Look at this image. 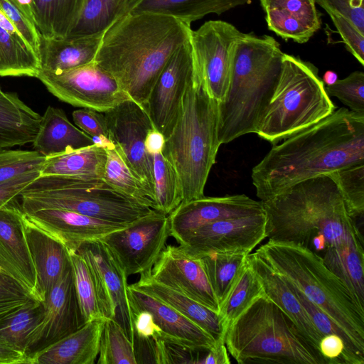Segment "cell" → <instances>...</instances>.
Returning <instances> with one entry per match:
<instances>
[{
  "mask_svg": "<svg viewBox=\"0 0 364 364\" xmlns=\"http://www.w3.org/2000/svg\"><path fill=\"white\" fill-rule=\"evenodd\" d=\"M319 350L328 364L344 363L345 344L340 336L334 334L323 336Z\"/></svg>",
  "mask_w": 364,
  "mask_h": 364,
  "instance_id": "54",
  "label": "cell"
},
{
  "mask_svg": "<svg viewBox=\"0 0 364 364\" xmlns=\"http://www.w3.org/2000/svg\"><path fill=\"white\" fill-rule=\"evenodd\" d=\"M97 364H137L133 343L114 318H106L101 332Z\"/></svg>",
  "mask_w": 364,
  "mask_h": 364,
  "instance_id": "42",
  "label": "cell"
},
{
  "mask_svg": "<svg viewBox=\"0 0 364 364\" xmlns=\"http://www.w3.org/2000/svg\"><path fill=\"white\" fill-rule=\"evenodd\" d=\"M0 271L41 300L36 270L24 233L23 213L16 198L0 208Z\"/></svg>",
  "mask_w": 364,
  "mask_h": 364,
  "instance_id": "20",
  "label": "cell"
},
{
  "mask_svg": "<svg viewBox=\"0 0 364 364\" xmlns=\"http://www.w3.org/2000/svg\"><path fill=\"white\" fill-rule=\"evenodd\" d=\"M94 144L92 139L74 126L65 112L48 106L42 116L33 149L49 157Z\"/></svg>",
  "mask_w": 364,
  "mask_h": 364,
  "instance_id": "28",
  "label": "cell"
},
{
  "mask_svg": "<svg viewBox=\"0 0 364 364\" xmlns=\"http://www.w3.org/2000/svg\"><path fill=\"white\" fill-rule=\"evenodd\" d=\"M336 183L350 215L356 220L364 213V163L328 174Z\"/></svg>",
  "mask_w": 364,
  "mask_h": 364,
  "instance_id": "44",
  "label": "cell"
},
{
  "mask_svg": "<svg viewBox=\"0 0 364 364\" xmlns=\"http://www.w3.org/2000/svg\"><path fill=\"white\" fill-rule=\"evenodd\" d=\"M4 92L1 90V87H0V95H3Z\"/></svg>",
  "mask_w": 364,
  "mask_h": 364,
  "instance_id": "60",
  "label": "cell"
},
{
  "mask_svg": "<svg viewBox=\"0 0 364 364\" xmlns=\"http://www.w3.org/2000/svg\"><path fill=\"white\" fill-rule=\"evenodd\" d=\"M0 7L19 31L26 46L39 58L41 34L36 25L8 0H0Z\"/></svg>",
  "mask_w": 364,
  "mask_h": 364,
  "instance_id": "48",
  "label": "cell"
},
{
  "mask_svg": "<svg viewBox=\"0 0 364 364\" xmlns=\"http://www.w3.org/2000/svg\"><path fill=\"white\" fill-rule=\"evenodd\" d=\"M169 236L168 215L152 210L100 240L129 277L151 269Z\"/></svg>",
  "mask_w": 364,
  "mask_h": 364,
  "instance_id": "11",
  "label": "cell"
},
{
  "mask_svg": "<svg viewBox=\"0 0 364 364\" xmlns=\"http://www.w3.org/2000/svg\"><path fill=\"white\" fill-rule=\"evenodd\" d=\"M46 157L36 151L0 149V183L20 174L40 171Z\"/></svg>",
  "mask_w": 364,
  "mask_h": 364,
  "instance_id": "45",
  "label": "cell"
},
{
  "mask_svg": "<svg viewBox=\"0 0 364 364\" xmlns=\"http://www.w3.org/2000/svg\"><path fill=\"white\" fill-rule=\"evenodd\" d=\"M329 97H336L350 110L364 113V73L354 71L342 80L325 85Z\"/></svg>",
  "mask_w": 364,
  "mask_h": 364,
  "instance_id": "47",
  "label": "cell"
},
{
  "mask_svg": "<svg viewBox=\"0 0 364 364\" xmlns=\"http://www.w3.org/2000/svg\"><path fill=\"white\" fill-rule=\"evenodd\" d=\"M328 14L336 13L349 19L364 33V0H314Z\"/></svg>",
  "mask_w": 364,
  "mask_h": 364,
  "instance_id": "50",
  "label": "cell"
},
{
  "mask_svg": "<svg viewBox=\"0 0 364 364\" xmlns=\"http://www.w3.org/2000/svg\"><path fill=\"white\" fill-rule=\"evenodd\" d=\"M40 175V171L28 172L0 183V208L14 200L25 187Z\"/></svg>",
  "mask_w": 364,
  "mask_h": 364,
  "instance_id": "53",
  "label": "cell"
},
{
  "mask_svg": "<svg viewBox=\"0 0 364 364\" xmlns=\"http://www.w3.org/2000/svg\"><path fill=\"white\" fill-rule=\"evenodd\" d=\"M264 294L256 274L245 262L240 269L229 294L220 305L219 316L225 333L228 326L257 297Z\"/></svg>",
  "mask_w": 364,
  "mask_h": 364,
  "instance_id": "37",
  "label": "cell"
},
{
  "mask_svg": "<svg viewBox=\"0 0 364 364\" xmlns=\"http://www.w3.org/2000/svg\"><path fill=\"white\" fill-rule=\"evenodd\" d=\"M191 30L169 15L129 13L105 31L94 61L146 109L159 75Z\"/></svg>",
  "mask_w": 364,
  "mask_h": 364,
  "instance_id": "3",
  "label": "cell"
},
{
  "mask_svg": "<svg viewBox=\"0 0 364 364\" xmlns=\"http://www.w3.org/2000/svg\"><path fill=\"white\" fill-rule=\"evenodd\" d=\"M38 56L19 38L0 26V76L36 77Z\"/></svg>",
  "mask_w": 364,
  "mask_h": 364,
  "instance_id": "35",
  "label": "cell"
},
{
  "mask_svg": "<svg viewBox=\"0 0 364 364\" xmlns=\"http://www.w3.org/2000/svg\"><path fill=\"white\" fill-rule=\"evenodd\" d=\"M44 316L28 341V356L75 332L85 323L80 309L71 264L43 301Z\"/></svg>",
  "mask_w": 364,
  "mask_h": 364,
  "instance_id": "17",
  "label": "cell"
},
{
  "mask_svg": "<svg viewBox=\"0 0 364 364\" xmlns=\"http://www.w3.org/2000/svg\"><path fill=\"white\" fill-rule=\"evenodd\" d=\"M36 77L51 94L75 107L105 112L131 99L95 61L58 72L40 70Z\"/></svg>",
  "mask_w": 364,
  "mask_h": 364,
  "instance_id": "10",
  "label": "cell"
},
{
  "mask_svg": "<svg viewBox=\"0 0 364 364\" xmlns=\"http://www.w3.org/2000/svg\"><path fill=\"white\" fill-rule=\"evenodd\" d=\"M72 116L77 127L92 138H109L103 112L92 109L82 108L73 111Z\"/></svg>",
  "mask_w": 364,
  "mask_h": 364,
  "instance_id": "51",
  "label": "cell"
},
{
  "mask_svg": "<svg viewBox=\"0 0 364 364\" xmlns=\"http://www.w3.org/2000/svg\"><path fill=\"white\" fill-rule=\"evenodd\" d=\"M23 214L31 223L60 242L68 251L73 252H77L84 242L101 240L128 225L57 208L41 209Z\"/></svg>",
  "mask_w": 364,
  "mask_h": 364,
  "instance_id": "21",
  "label": "cell"
},
{
  "mask_svg": "<svg viewBox=\"0 0 364 364\" xmlns=\"http://www.w3.org/2000/svg\"><path fill=\"white\" fill-rule=\"evenodd\" d=\"M133 340L161 338V331L156 324L153 316L146 310L129 305ZM133 342V341H132Z\"/></svg>",
  "mask_w": 364,
  "mask_h": 364,
  "instance_id": "52",
  "label": "cell"
},
{
  "mask_svg": "<svg viewBox=\"0 0 364 364\" xmlns=\"http://www.w3.org/2000/svg\"><path fill=\"white\" fill-rule=\"evenodd\" d=\"M36 25L34 0H8Z\"/></svg>",
  "mask_w": 364,
  "mask_h": 364,
  "instance_id": "58",
  "label": "cell"
},
{
  "mask_svg": "<svg viewBox=\"0 0 364 364\" xmlns=\"http://www.w3.org/2000/svg\"><path fill=\"white\" fill-rule=\"evenodd\" d=\"M107 160L103 180L117 191L136 199L155 210L144 184L134 175L114 145L105 149Z\"/></svg>",
  "mask_w": 364,
  "mask_h": 364,
  "instance_id": "38",
  "label": "cell"
},
{
  "mask_svg": "<svg viewBox=\"0 0 364 364\" xmlns=\"http://www.w3.org/2000/svg\"><path fill=\"white\" fill-rule=\"evenodd\" d=\"M129 305L148 311L161 331V339L185 348L208 351L216 340L196 323L162 301L128 285Z\"/></svg>",
  "mask_w": 364,
  "mask_h": 364,
  "instance_id": "22",
  "label": "cell"
},
{
  "mask_svg": "<svg viewBox=\"0 0 364 364\" xmlns=\"http://www.w3.org/2000/svg\"><path fill=\"white\" fill-rule=\"evenodd\" d=\"M103 113L110 139L154 203V156L145 148L146 136L154 127L148 112L130 99Z\"/></svg>",
  "mask_w": 364,
  "mask_h": 364,
  "instance_id": "13",
  "label": "cell"
},
{
  "mask_svg": "<svg viewBox=\"0 0 364 364\" xmlns=\"http://www.w3.org/2000/svg\"><path fill=\"white\" fill-rule=\"evenodd\" d=\"M336 109L318 68L299 57L284 53L277 85L255 134L275 145Z\"/></svg>",
  "mask_w": 364,
  "mask_h": 364,
  "instance_id": "9",
  "label": "cell"
},
{
  "mask_svg": "<svg viewBox=\"0 0 364 364\" xmlns=\"http://www.w3.org/2000/svg\"><path fill=\"white\" fill-rule=\"evenodd\" d=\"M225 344L240 364H328L289 316L261 295L228 326Z\"/></svg>",
  "mask_w": 364,
  "mask_h": 364,
  "instance_id": "7",
  "label": "cell"
},
{
  "mask_svg": "<svg viewBox=\"0 0 364 364\" xmlns=\"http://www.w3.org/2000/svg\"><path fill=\"white\" fill-rule=\"evenodd\" d=\"M200 364H230L227 348L225 341L216 340L213 347L206 353L205 357L200 361Z\"/></svg>",
  "mask_w": 364,
  "mask_h": 364,
  "instance_id": "56",
  "label": "cell"
},
{
  "mask_svg": "<svg viewBox=\"0 0 364 364\" xmlns=\"http://www.w3.org/2000/svg\"><path fill=\"white\" fill-rule=\"evenodd\" d=\"M16 199L24 213L57 208L121 224H129L154 210L103 179L85 176H40Z\"/></svg>",
  "mask_w": 364,
  "mask_h": 364,
  "instance_id": "8",
  "label": "cell"
},
{
  "mask_svg": "<svg viewBox=\"0 0 364 364\" xmlns=\"http://www.w3.org/2000/svg\"><path fill=\"white\" fill-rule=\"evenodd\" d=\"M218 121L219 102L209 94L197 68L161 152L179 178L182 202L205 196V186L220 146Z\"/></svg>",
  "mask_w": 364,
  "mask_h": 364,
  "instance_id": "5",
  "label": "cell"
},
{
  "mask_svg": "<svg viewBox=\"0 0 364 364\" xmlns=\"http://www.w3.org/2000/svg\"><path fill=\"white\" fill-rule=\"evenodd\" d=\"M106 160L105 149L93 144L46 157L40 176H85L103 179Z\"/></svg>",
  "mask_w": 364,
  "mask_h": 364,
  "instance_id": "33",
  "label": "cell"
},
{
  "mask_svg": "<svg viewBox=\"0 0 364 364\" xmlns=\"http://www.w3.org/2000/svg\"><path fill=\"white\" fill-rule=\"evenodd\" d=\"M105 318H98L29 355V364H94Z\"/></svg>",
  "mask_w": 364,
  "mask_h": 364,
  "instance_id": "26",
  "label": "cell"
},
{
  "mask_svg": "<svg viewBox=\"0 0 364 364\" xmlns=\"http://www.w3.org/2000/svg\"><path fill=\"white\" fill-rule=\"evenodd\" d=\"M262 202L269 240L300 245L321 258L363 247L356 220L327 175L299 182Z\"/></svg>",
  "mask_w": 364,
  "mask_h": 364,
  "instance_id": "2",
  "label": "cell"
},
{
  "mask_svg": "<svg viewBox=\"0 0 364 364\" xmlns=\"http://www.w3.org/2000/svg\"><path fill=\"white\" fill-rule=\"evenodd\" d=\"M328 14L343 39L346 49L361 65H364V33L345 16L336 13Z\"/></svg>",
  "mask_w": 364,
  "mask_h": 364,
  "instance_id": "49",
  "label": "cell"
},
{
  "mask_svg": "<svg viewBox=\"0 0 364 364\" xmlns=\"http://www.w3.org/2000/svg\"><path fill=\"white\" fill-rule=\"evenodd\" d=\"M364 163V113L345 107L273 145L253 167L256 195L268 200L294 185Z\"/></svg>",
  "mask_w": 364,
  "mask_h": 364,
  "instance_id": "1",
  "label": "cell"
},
{
  "mask_svg": "<svg viewBox=\"0 0 364 364\" xmlns=\"http://www.w3.org/2000/svg\"><path fill=\"white\" fill-rule=\"evenodd\" d=\"M153 156L155 210L169 215L183 201L181 184L175 168L162 153Z\"/></svg>",
  "mask_w": 364,
  "mask_h": 364,
  "instance_id": "39",
  "label": "cell"
},
{
  "mask_svg": "<svg viewBox=\"0 0 364 364\" xmlns=\"http://www.w3.org/2000/svg\"><path fill=\"white\" fill-rule=\"evenodd\" d=\"M132 285L168 304L196 323L215 340L225 341V331L218 313L158 282L151 276V269L141 274L139 279Z\"/></svg>",
  "mask_w": 364,
  "mask_h": 364,
  "instance_id": "27",
  "label": "cell"
},
{
  "mask_svg": "<svg viewBox=\"0 0 364 364\" xmlns=\"http://www.w3.org/2000/svg\"><path fill=\"white\" fill-rule=\"evenodd\" d=\"M42 302L18 282L0 271V322L28 306Z\"/></svg>",
  "mask_w": 364,
  "mask_h": 364,
  "instance_id": "46",
  "label": "cell"
},
{
  "mask_svg": "<svg viewBox=\"0 0 364 364\" xmlns=\"http://www.w3.org/2000/svg\"><path fill=\"white\" fill-rule=\"evenodd\" d=\"M196 69L189 38L172 55L151 91L146 110L165 139L176 124L183 95Z\"/></svg>",
  "mask_w": 364,
  "mask_h": 364,
  "instance_id": "14",
  "label": "cell"
},
{
  "mask_svg": "<svg viewBox=\"0 0 364 364\" xmlns=\"http://www.w3.org/2000/svg\"><path fill=\"white\" fill-rule=\"evenodd\" d=\"M103 34L63 38L41 36V70L58 72L93 62Z\"/></svg>",
  "mask_w": 364,
  "mask_h": 364,
  "instance_id": "29",
  "label": "cell"
},
{
  "mask_svg": "<svg viewBox=\"0 0 364 364\" xmlns=\"http://www.w3.org/2000/svg\"><path fill=\"white\" fill-rule=\"evenodd\" d=\"M42 116L14 92L0 95V149L33 143Z\"/></svg>",
  "mask_w": 364,
  "mask_h": 364,
  "instance_id": "30",
  "label": "cell"
},
{
  "mask_svg": "<svg viewBox=\"0 0 364 364\" xmlns=\"http://www.w3.org/2000/svg\"><path fill=\"white\" fill-rule=\"evenodd\" d=\"M255 252L324 311L364 354V312L320 256L294 242L269 240Z\"/></svg>",
  "mask_w": 364,
  "mask_h": 364,
  "instance_id": "6",
  "label": "cell"
},
{
  "mask_svg": "<svg viewBox=\"0 0 364 364\" xmlns=\"http://www.w3.org/2000/svg\"><path fill=\"white\" fill-rule=\"evenodd\" d=\"M68 253L76 294L85 323L105 318L100 311L96 283L90 267L78 252L68 251Z\"/></svg>",
  "mask_w": 364,
  "mask_h": 364,
  "instance_id": "41",
  "label": "cell"
},
{
  "mask_svg": "<svg viewBox=\"0 0 364 364\" xmlns=\"http://www.w3.org/2000/svg\"><path fill=\"white\" fill-rule=\"evenodd\" d=\"M247 255L244 253H210L197 257L201 262L219 306L229 294Z\"/></svg>",
  "mask_w": 364,
  "mask_h": 364,
  "instance_id": "36",
  "label": "cell"
},
{
  "mask_svg": "<svg viewBox=\"0 0 364 364\" xmlns=\"http://www.w3.org/2000/svg\"><path fill=\"white\" fill-rule=\"evenodd\" d=\"M165 139L163 134L156 129L153 127L150 129L146 136L145 148L148 153L154 154L162 152Z\"/></svg>",
  "mask_w": 364,
  "mask_h": 364,
  "instance_id": "57",
  "label": "cell"
},
{
  "mask_svg": "<svg viewBox=\"0 0 364 364\" xmlns=\"http://www.w3.org/2000/svg\"><path fill=\"white\" fill-rule=\"evenodd\" d=\"M338 79H337L336 73L333 72V71H331V70L327 71L324 74L323 78L322 79L323 82H324V84H326V85H328L333 84Z\"/></svg>",
  "mask_w": 364,
  "mask_h": 364,
  "instance_id": "59",
  "label": "cell"
},
{
  "mask_svg": "<svg viewBox=\"0 0 364 364\" xmlns=\"http://www.w3.org/2000/svg\"><path fill=\"white\" fill-rule=\"evenodd\" d=\"M242 33L221 20L205 21L191 31L190 41L199 74L209 94L218 102L224 100L228 90L235 46Z\"/></svg>",
  "mask_w": 364,
  "mask_h": 364,
  "instance_id": "12",
  "label": "cell"
},
{
  "mask_svg": "<svg viewBox=\"0 0 364 364\" xmlns=\"http://www.w3.org/2000/svg\"><path fill=\"white\" fill-rule=\"evenodd\" d=\"M250 0H141L131 13L153 12L169 15L191 23L210 14L220 15Z\"/></svg>",
  "mask_w": 364,
  "mask_h": 364,
  "instance_id": "32",
  "label": "cell"
},
{
  "mask_svg": "<svg viewBox=\"0 0 364 364\" xmlns=\"http://www.w3.org/2000/svg\"><path fill=\"white\" fill-rule=\"evenodd\" d=\"M262 202L245 194L205 197L181 202L169 215L170 233L179 243L195 230L225 219L264 213Z\"/></svg>",
  "mask_w": 364,
  "mask_h": 364,
  "instance_id": "18",
  "label": "cell"
},
{
  "mask_svg": "<svg viewBox=\"0 0 364 364\" xmlns=\"http://www.w3.org/2000/svg\"><path fill=\"white\" fill-rule=\"evenodd\" d=\"M23 228L36 270L37 291L43 302L71 264L68 250L60 242L31 223L24 214Z\"/></svg>",
  "mask_w": 364,
  "mask_h": 364,
  "instance_id": "25",
  "label": "cell"
},
{
  "mask_svg": "<svg viewBox=\"0 0 364 364\" xmlns=\"http://www.w3.org/2000/svg\"><path fill=\"white\" fill-rule=\"evenodd\" d=\"M85 0H34L36 26L46 38H65L80 14Z\"/></svg>",
  "mask_w": 364,
  "mask_h": 364,
  "instance_id": "34",
  "label": "cell"
},
{
  "mask_svg": "<svg viewBox=\"0 0 364 364\" xmlns=\"http://www.w3.org/2000/svg\"><path fill=\"white\" fill-rule=\"evenodd\" d=\"M268 29L286 41L304 43L321 28L314 0H259Z\"/></svg>",
  "mask_w": 364,
  "mask_h": 364,
  "instance_id": "23",
  "label": "cell"
},
{
  "mask_svg": "<svg viewBox=\"0 0 364 364\" xmlns=\"http://www.w3.org/2000/svg\"><path fill=\"white\" fill-rule=\"evenodd\" d=\"M29 364L28 355L12 346L0 342V364Z\"/></svg>",
  "mask_w": 364,
  "mask_h": 364,
  "instance_id": "55",
  "label": "cell"
},
{
  "mask_svg": "<svg viewBox=\"0 0 364 364\" xmlns=\"http://www.w3.org/2000/svg\"><path fill=\"white\" fill-rule=\"evenodd\" d=\"M284 279L287 283L291 291L302 304L312 323L321 336L334 334L343 339L345 344L344 364H364V354L359 351L349 336L324 311L311 302L296 286L288 280Z\"/></svg>",
  "mask_w": 364,
  "mask_h": 364,
  "instance_id": "43",
  "label": "cell"
},
{
  "mask_svg": "<svg viewBox=\"0 0 364 364\" xmlns=\"http://www.w3.org/2000/svg\"><path fill=\"white\" fill-rule=\"evenodd\" d=\"M43 316V302L20 309L0 322V342L26 353L31 336Z\"/></svg>",
  "mask_w": 364,
  "mask_h": 364,
  "instance_id": "40",
  "label": "cell"
},
{
  "mask_svg": "<svg viewBox=\"0 0 364 364\" xmlns=\"http://www.w3.org/2000/svg\"><path fill=\"white\" fill-rule=\"evenodd\" d=\"M246 261L258 278L264 294L289 316L309 343L320 352L322 336L286 281L255 252L248 254Z\"/></svg>",
  "mask_w": 364,
  "mask_h": 364,
  "instance_id": "24",
  "label": "cell"
},
{
  "mask_svg": "<svg viewBox=\"0 0 364 364\" xmlns=\"http://www.w3.org/2000/svg\"><path fill=\"white\" fill-rule=\"evenodd\" d=\"M87 262L96 283L100 311L105 318H114L133 341L127 296V276L114 256L100 240L84 242L77 249Z\"/></svg>",
  "mask_w": 364,
  "mask_h": 364,
  "instance_id": "15",
  "label": "cell"
},
{
  "mask_svg": "<svg viewBox=\"0 0 364 364\" xmlns=\"http://www.w3.org/2000/svg\"><path fill=\"white\" fill-rule=\"evenodd\" d=\"M284 53L271 36L243 33L237 41L229 88L219 102L220 145L256 133L277 85Z\"/></svg>",
  "mask_w": 364,
  "mask_h": 364,
  "instance_id": "4",
  "label": "cell"
},
{
  "mask_svg": "<svg viewBox=\"0 0 364 364\" xmlns=\"http://www.w3.org/2000/svg\"><path fill=\"white\" fill-rule=\"evenodd\" d=\"M141 0H85L73 28L65 38L103 33L114 22L131 13Z\"/></svg>",
  "mask_w": 364,
  "mask_h": 364,
  "instance_id": "31",
  "label": "cell"
},
{
  "mask_svg": "<svg viewBox=\"0 0 364 364\" xmlns=\"http://www.w3.org/2000/svg\"><path fill=\"white\" fill-rule=\"evenodd\" d=\"M266 238L264 213L225 219L205 225L190 233L178 244L194 257L210 253H244Z\"/></svg>",
  "mask_w": 364,
  "mask_h": 364,
  "instance_id": "16",
  "label": "cell"
},
{
  "mask_svg": "<svg viewBox=\"0 0 364 364\" xmlns=\"http://www.w3.org/2000/svg\"><path fill=\"white\" fill-rule=\"evenodd\" d=\"M151 274L158 282L219 313V303L200 259L186 253L180 246L165 247L152 267Z\"/></svg>",
  "mask_w": 364,
  "mask_h": 364,
  "instance_id": "19",
  "label": "cell"
}]
</instances>
